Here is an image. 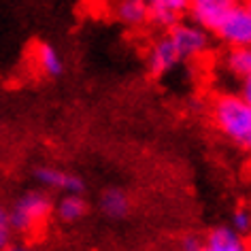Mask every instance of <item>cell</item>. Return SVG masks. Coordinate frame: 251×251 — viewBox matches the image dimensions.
Returning <instances> with one entry per match:
<instances>
[{"mask_svg":"<svg viewBox=\"0 0 251 251\" xmlns=\"http://www.w3.org/2000/svg\"><path fill=\"white\" fill-rule=\"evenodd\" d=\"M213 119L226 139L251 151V106L241 94H222L213 102Z\"/></svg>","mask_w":251,"mask_h":251,"instance_id":"1","label":"cell"},{"mask_svg":"<svg viewBox=\"0 0 251 251\" xmlns=\"http://www.w3.org/2000/svg\"><path fill=\"white\" fill-rule=\"evenodd\" d=\"M53 202L43 192H26L17 198L13 209L9 211V222L15 232H32L51 215Z\"/></svg>","mask_w":251,"mask_h":251,"instance_id":"2","label":"cell"},{"mask_svg":"<svg viewBox=\"0 0 251 251\" xmlns=\"http://www.w3.org/2000/svg\"><path fill=\"white\" fill-rule=\"evenodd\" d=\"M217 39L228 47H251V7L249 2H238L230 9L226 20L215 30Z\"/></svg>","mask_w":251,"mask_h":251,"instance_id":"3","label":"cell"},{"mask_svg":"<svg viewBox=\"0 0 251 251\" xmlns=\"http://www.w3.org/2000/svg\"><path fill=\"white\" fill-rule=\"evenodd\" d=\"M168 39L173 41L175 49H177L179 60H194L206 53V49L211 45L209 32L204 28H200L198 24H185L177 22L168 30Z\"/></svg>","mask_w":251,"mask_h":251,"instance_id":"4","label":"cell"},{"mask_svg":"<svg viewBox=\"0 0 251 251\" xmlns=\"http://www.w3.org/2000/svg\"><path fill=\"white\" fill-rule=\"evenodd\" d=\"M236 2L238 0H192L187 13L192 22L204 28L206 32H215Z\"/></svg>","mask_w":251,"mask_h":251,"instance_id":"5","label":"cell"},{"mask_svg":"<svg viewBox=\"0 0 251 251\" xmlns=\"http://www.w3.org/2000/svg\"><path fill=\"white\" fill-rule=\"evenodd\" d=\"M179 55H177V49H175L173 41L168 36H162L151 45L147 53V68L153 77H162L166 75L168 71H173L175 66L179 64Z\"/></svg>","mask_w":251,"mask_h":251,"instance_id":"6","label":"cell"},{"mask_svg":"<svg viewBox=\"0 0 251 251\" xmlns=\"http://www.w3.org/2000/svg\"><path fill=\"white\" fill-rule=\"evenodd\" d=\"M36 181L41 185L51 187V190H60L64 194H81L85 190V183L81 177L71 175L66 171H60V168H53V166L36 168Z\"/></svg>","mask_w":251,"mask_h":251,"instance_id":"7","label":"cell"},{"mask_svg":"<svg viewBox=\"0 0 251 251\" xmlns=\"http://www.w3.org/2000/svg\"><path fill=\"white\" fill-rule=\"evenodd\" d=\"M206 249L211 251H247L243 241V234L232 228V226H217L209 232L204 243Z\"/></svg>","mask_w":251,"mask_h":251,"instance_id":"8","label":"cell"},{"mask_svg":"<svg viewBox=\"0 0 251 251\" xmlns=\"http://www.w3.org/2000/svg\"><path fill=\"white\" fill-rule=\"evenodd\" d=\"M100 206H102L104 215L111 219H124L130 213V196L119 187H109L102 194V200H100Z\"/></svg>","mask_w":251,"mask_h":251,"instance_id":"9","label":"cell"},{"mask_svg":"<svg viewBox=\"0 0 251 251\" xmlns=\"http://www.w3.org/2000/svg\"><path fill=\"white\" fill-rule=\"evenodd\" d=\"M34 62L41 68V73H45L47 77H60L64 73V62H62L60 53L55 51V47L49 43H39L34 47Z\"/></svg>","mask_w":251,"mask_h":251,"instance_id":"10","label":"cell"},{"mask_svg":"<svg viewBox=\"0 0 251 251\" xmlns=\"http://www.w3.org/2000/svg\"><path fill=\"white\" fill-rule=\"evenodd\" d=\"M149 7L145 0H119L115 7V17L126 26H143L147 24Z\"/></svg>","mask_w":251,"mask_h":251,"instance_id":"11","label":"cell"},{"mask_svg":"<svg viewBox=\"0 0 251 251\" xmlns=\"http://www.w3.org/2000/svg\"><path fill=\"white\" fill-rule=\"evenodd\" d=\"M55 213H58V217L62 222L75 224L87 213V202L81 194H64L60 198V202L55 204Z\"/></svg>","mask_w":251,"mask_h":251,"instance_id":"12","label":"cell"},{"mask_svg":"<svg viewBox=\"0 0 251 251\" xmlns=\"http://www.w3.org/2000/svg\"><path fill=\"white\" fill-rule=\"evenodd\" d=\"M226 68L234 77H249L251 75V47H230L226 53Z\"/></svg>","mask_w":251,"mask_h":251,"instance_id":"13","label":"cell"},{"mask_svg":"<svg viewBox=\"0 0 251 251\" xmlns=\"http://www.w3.org/2000/svg\"><path fill=\"white\" fill-rule=\"evenodd\" d=\"M147 22L151 24V26H155V28L171 30L175 24L181 22V15L175 13V11H168V9H153V7H149Z\"/></svg>","mask_w":251,"mask_h":251,"instance_id":"14","label":"cell"},{"mask_svg":"<svg viewBox=\"0 0 251 251\" xmlns=\"http://www.w3.org/2000/svg\"><path fill=\"white\" fill-rule=\"evenodd\" d=\"M147 7H153V9H168V11H175V13L183 15L187 13L190 9V0H145Z\"/></svg>","mask_w":251,"mask_h":251,"instance_id":"15","label":"cell"},{"mask_svg":"<svg viewBox=\"0 0 251 251\" xmlns=\"http://www.w3.org/2000/svg\"><path fill=\"white\" fill-rule=\"evenodd\" d=\"M232 228H234L238 234H247L251 230V211L241 206V209L234 211V215H232Z\"/></svg>","mask_w":251,"mask_h":251,"instance_id":"16","label":"cell"},{"mask_svg":"<svg viewBox=\"0 0 251 251\" xmlns=\"http://www.w3.org/2000/svg\"><path fill=\"white\" fill-rule=\"evenodd\" d=\"M11 234H13V228H11V222H9V211H4L0 206V249L9 247Z\"/></svg>","mask_w":251,"mask_h":251,"instance_id":"17","label":"cell"},{"mask_svg":"<svg viewBox=\"0 0 251 251\" xmlns=\"http://www.w3.org/2000/svg\"><path fill=\"white\" fill-rule=\"evenodd\" d=\"M181 249H183V251H200V249H202V241H200L198 236L190 234V236L183 238V243H181Z\"/></svg>","mask_w":251,"mask_h":251,"instance_id":"18","label":"cell"},{"mask_svg":"<svg viewBox=\"0 0 251 251\" xmlns=\"http://www.w3.org/2000/svg\"><path fill=\"white\" fill-rule=\"evenodd\" d=\"M241 98L251 106V75L243 79V87H241Z\"/></svg>","mask_w":251,"mask_h":251,"instance_id":"19","label":"cell"},{"mask_svg":"<svg viewBox=\"0 0 251 251\" xmlns=\"http://www.w3.org/2000/svg\"><path fill=\"white\" fill-rule=\"evenodd\" d=\"M4 251H32V249L24 247V245H15V247H4Z\"/></svg>","mask_w":251,"mask_h":251,"instance_id":"20","label":"cell"},{"mask_svg":"<svg viewBox=\"0 0 251 251\" xmlns=\"http://www.w3.org/2000/svg\"><path fill=\"white\" fill-rule=\"evenodd\" d=\"M200 251H211V249H206V247H202V249H200Z\"/></svg>","mask_w":251,"mask_h":251,"instance_id":"21","label":"cell"},{"mask_svg":"<svg viewBox=\"0 0 251 251\" xmlns=\"http://www.w3.org/2000/svg\"><path fill=\"white\" fill-rule=\"evenodd\" d=\"M247 2H249V7H251V0H247Z\"/></svg>","mask_w":251,"mask_h":251,"instance_id":"22","label":"cell"},{"mask_svg":"<svg viewBox=\"0 0 251 251\" xmlns=\"http://www.w3.org/2000/svg\"><path fill=\"white\" fill-rule=\"evenodd\" d=\"M190 2H192V0H190Z\"/></svg>","mask_w":251,"mask_h":251,"instance_id":"23","label":"cell"}]
</instances>
